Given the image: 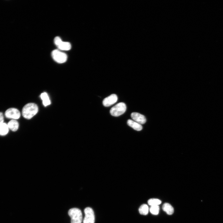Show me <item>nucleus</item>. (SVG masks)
Instances as JSON below:
<instances>
[{"label":"nucleus","instance_id":"nucleus-11","mask_svg":"<svg viewBox=\"0 0 223 223\" xmlns=\"http://www.w3.org/2000/svg\"><path fill=\"white\" fill-rule=\"evenodd\" d=\"M9 129L13 131H17L19 127V124L15 120H11L7 124Z\"/></svg>","mask_w":223,"mask_h":223},{"label":"nucleus","instance_id":"nucleus-13","mask_svg":"<svg viewBox=\"0 0 223 223\" xmlns=\"http://www.w3.org/2000/svg\"><path fill=\"white\" fill-rule=\"evenodd\" d=\"M40 97L42 100V103L45 106H46L50 104V101L49 97L46 92L42 93Z\"/></svg>","mask_w":223,"mask_h":223},{"label":"nucleus","instance_id":"nucleus-3","mask_svg":"<svg viewBox=\"0 0 223 223\" xmlns=\"http://www.w3.org/2000/svg\"><path fill=\"white\" fill-rule=\"evenodd\" d=\"M126 109V104L123 102H120L113 107L110 109V112L112 116H118L124 113Z\"/></svg>","mask_w":223,"mask_h":223},{"label":"nucleus","instance_id":"nucleus-8","mask_svg":"<svg viewBox=\"0 0 223 223\" xmlns=\"http://www.w3.org/2000/svg\"><path fill=\"white\" fill-rule=\"evenodd\" d=\"M116 95L112 94L105 98L103 101V104L105 107H109L116 103L117 100Z\"/></svg>","mask_w":223,"mask_h":223},{"label":"nucleus","instance_id":"nucleus-10","mask_svg":"<svg viewBox=\"0 0 223 223\" xmlns=\"http://www.w3.org/2000/svg\"><path fill=\"white\" fill-rule=\"evenodd\" d=\"M127 123L129 126L136 130L139 131L142 129V126L141 124L131 120L129 119L127 120Z\"/></svg>","mask_w":223,"mask_h":223},{"label":"nucleus","instance_id":"nucleus-5","mask_svg":"<svg viewBox=\"0 0 223 223\" xmlns=\"http://www.w3.org/2000/svg\"><path fill=\"white\" fill-rule=\"evenodd\" d=\"M54 43L58 48L61 50H68L71 47L69 42L63 41L59 37L57 36L55 37Z\"/></svg>","mask_w":223,"mask_h":223},{"label":"nucleus","instance_id":"nucleus-4","mask_svg":"<svg viewBox=\"0 0 223 223\" xmlns=\"http://www.w3.org/2000/svg\"><path fill=\"white\" fill-rule=\"evenodd\" d=\"M51 55L54 60L59 63L65 62L67 59L66 54L58 50H53L52 52Z\"/></svg>","mask_w":223,"mask_h":223},{"label":"nucleus","instance_id":"nucleus-12","mask_svg":"<svg viewBox=\"0 0 223 223\" xmlns=\"http://www.w3.org/2000/svg\"><path fill=\"white\" fill-rule=\"evenodd\" d=\"M162 209L165 212L169 215H172L174 212L173 208L168 203H165L163 205Z\"/></svg>","mask_w":223,"mask_h":223},{"label":"nucleus","instance_id":"nucleus-18","mask_svg":"<svg viewBox=\"0 0 223 223\" xmlns=\"http://www.w3.org/2000/svg\"><path fill=\"white\" fill-rule=\"evenodd\" d=\"M4 123V116L3 113L0 112V125Z\"/></svg>","mask_w":223,"mask_h":223},{"label":"nucleus","instance_id":"nucleus-15","mask_svg":"<svg viewBox=\"0 0 223 223\" xmlns=\"http://www.w3.org/2000/svg\"><path fill=\"white\" fill-rule=\"evenodd\" d=\"M149 209V208L147 205L143 204L140 207L139 211L140 214L146 215L148 213Z\"/></svg>","mask_w":223,"mask_h":223},{"label":"nucleus","instance_id":"nucleus-9","mask_svg":"<svg viewBox=\"0 0 223 223\" xmlns=\"http://www.w3.org/2000/svg\"><path fill=\"white\" fill-rule=\"evenodd\" d=\"M131 117L135 122L140 124H145L146 121L145 116L137 112H133L131 115Z\"/></svg>","mask_w":223,"mask_h":223},{"label":"nucleus","instance_id":"nucleus-2","mask_svg":"<svg viewBox=\"0 0 223 223\" xmlns=\"http://www.w3.org/2000/svg\"><path fill=\"white\" fill-rule=\"evenodd\" d=\"M68 214L71 218V223H81L82 215L80 209L76 208L70 209L68 211Z\"/></svg>","mask_w":223,"mask_h":223},{"label":"nucleus","instance_id":"nucleus-17","mask_svg":"<svg viewBox=\"0 0 223 223\" xmlns=\"http://www.w3.org/2000/svg\"><path fill=\"white\" fill-rule=\"evenodd\" d=\"M160 208L159 205L151 206L150 208V211L152 214L157 215L158 214Z\"/></svg>","mask_w":223,"mask_h":223},{"label":"nucleus","instance_id":"nucleus-14","mask_svg":"<svg viewBox=\"0 0 223 223\" xmlns=\"http://www.w3.org/2000/svg\"><path fill=\"white\" fill-rule=\"evenodd\" d=\"M9 129L7 124L3 123L0 125V135L4 136L7 134Z\"/></svg>","mask_w":223,"mask_h":223},{"label":"nucleus","instance_id":"nucleus-7","mask_svg":"<svg viewBox=\"0 0 223 223\" xmlns=\"http://www.w3.org/2000/svg\"><path fill=\"white\" fill-rule=\"evenodd\" d=\"M6 117L13 120L18 119L20 116L19 111L15 108H10L7 109L5 113Z\"/></svg>","mask_w":223,"mask_h":223},{"label":"nucleus","instance_id":"nucleus-1","mask_svg":"<svg viewBox=\"0 0 223 223\" xmlns=\"http://www.w3.org/2000/svg\"><path fill=\"white\" fill-rule=\"evenodd\" d=\"M38 111L37 105L33 103L26 104L22 110V115L25 118L29 119L35 116Z\"/></svg>","mask_w":223,"mask_h":223},{"label":"nucleus","instance_id":"nucleus-6","mask_svg":"<svg viewBox=\"0 0 223 223\" xmlns=\"http://www.w3.org/2000/svg\"><path fill=\"white\" fill-rule=\"evenodd\" d=\"M85 216L83 223H94L95 217L94 211L90 207H87L84 209Z\"/></svg>","mask_w":223,"mask_h":223},{"label":"nucleus","instance_id":"nucleus-16","mask_svg":"<svg viewBox=\"0 0 223 223\" xmlns=\"http://www.w3.org/2000/svg\"><path fill=\"white\" fill-rule=\"evenodd\" d=\"M161 203L160 200L156 199H151L148 201L149 205L151 206L159 205Z\"/></svg>","mask_w":223,"mask_h":223}]
</instances>
